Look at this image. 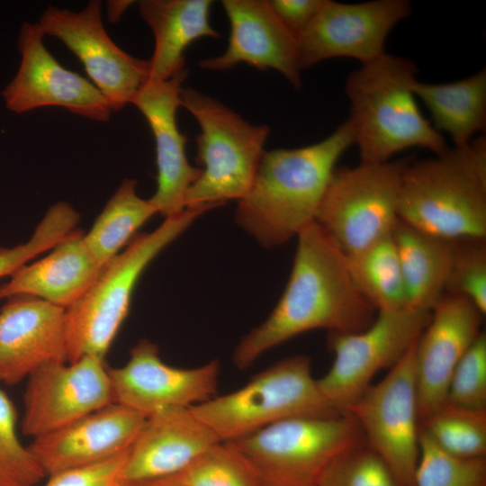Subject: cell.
<instances>
[{"label": "cell", "instance_id": "cell-1", "mask_svg": "<svg viewBox=\"0 0 486 486\" xmlns=\"http://www.w3.org/2000/svg\"><path fill=\"white\" fill-rule=\"evenodd\" d=\"M376 314L356 287L346 256L313 222L297 236L291 274L280 300L266 320L238 343L233 364L246 370L268 350L310 330H363Z\"/></svg>", "mask_w": 486, "mask_h": 486}, {"label": "cell", "instance_id": "cell-2", "mask_svg": "<svg viewBox=\"0 0 486 486\" xmlns=\"http://www.w3.org/2000/svg\"><path fill=\"white\" fill-rule=\"evenodd\" d=\"M352 145L345 121L314 144L265 151L250 189L238 202L237 224L266 248L297 238L315 222L336 165Z\"/></svg>", "mask_w": 486, "mask_h": 486}, {"label": "cell", "instance_id": "cell-3", "mask_svg": "<svg viewBox=\"0 0 486 486\" xmlns=\"http://www.w3.org/2000/svg\"><path fill=\"white\" fill-rule=\"evenodd\" d=\"M418 67L410 58L383 54L346 79L348 123L360 163L378 164L412 148L440 155L449 148L423 115L412 90Z\"/></svg>", "mask_w": 486, "mask_h": 486}, {"label": "cell", "instance_id": "cell-4", "mask_svg": "<svg viewBox=\"0 0 486 486\" xmlns=\"http://www.w3.org/2000/svg\"><path fill=\"white\" fill-rule=\"evenodd\" d=\"M399 220L447 240L486 238V139L409 162L400 183Z\"/></svg>", "mask_w": 486, "mask_h": 486}, {"label": "cell", "instance_id": "cell-5", "mask_svg": "<svg viewBox=\"0 0 486 486\" xmlns=\"http://www.w3.org/2000/svg\"><path fill=\"white\" fill-rule=\"evenodd\" d=\"M217 206H190L165 218L151 232L134 237L103 266L86 293L65 310L68 363L84 356L104 360L128 315L133 290L145 268L196 219Z\"/></svg>", "mask_w": 486, "mask_h": 486}, {"label": "cell", "instance_id": "cell-6", "mask_svg": "<svg viewBox=\"0 0 486 486\" xmlns=\"http://www.w3.org/2000/svg\"><path fill=\"white\" fill-rule=\"evenodd\" d=\"M220 442H234L280 421L340 415L312 375L308 356L284 358L239 389L190 407Z\"/></svg>", "mask_w": 486, "mask_h": 486}, {"label": "cell", "instance_id": "cell-7", "mask_svg": "<svg viewBox=\"0 0 486 486\" xmlns=\"http://www.w3.org/2000/svg\"><path fill=\"white\" fill-rule=\"evenodd\" d=\"M181 102L197 121L196 161L202 166L185 196V208L242 199L250 189L270 134L266 125L251 124L218 100L182 88Z\"/></svg>", "mask_w": 486, "mask_h": 486}, {"label": "cell", "instance_id": "cell-8", "mask_svg": "<svg viewBox=\"0 0 486 486\" xmlns=\"http://www.w3.org/2000/svg\"><path fill=\"white\" fill-rule=\"evenodd\" d=\"M261 486H318L341 455L365 444L347 413L277 422L234 442Z\"/></svg>", "mask_w": 486, "mask_h": 486}, {"label": "cell", "instance_id": "cell-9", "mask_svg": "<svg viewBox=\"0 0 486 486\" xmlns=\"http://www.w3.org/2000/svg\"><path fill=\"white\" fill-rule=\"evenodd\" d=\"M409 159L336 167L315 222L346 256L392 234Z\"/></svg>", "mask_w": 486, "mask_h": 486}, {"label": "cell", "instance_id": "cell-10", "mask_svg": "<svg viewBox=\"0 0 486 486\" xmlns=\"http://www.w3.org/2000/svg\"><path fill=\"white\" fill-rule=\"evenodd\" d=\"M430 316L431 310L410 307L381 310L363 330L329 333L328 345L334 360L317 382L333 409L345 413L377 373L394 366L417 341Z\"/></svg>", "mask_w": 486, "mask_h": 486}, {"label": "cell", "instance_id": "cell-11", "mask_svg": "<svg viewBox=\"0 0 486 486\" xmlns=\"http://www.w3.org/2000/svg\"><path fill=\"white\" fill-rule=\"evenodd\" d=\"M414 345L345 411L358 424L365 444L383 460L400 486H414L419 456Z\"/></svg>", "mask_w": 486, "mask_h": 486}, {"label": "cell", "instance_id": "cell-12", "mask_svg": "<svg viewBox=\"0 0 486 486\" xmlns=\"http://www.w3.org/2000/svg\"><path fill=\"white\" fill-rule=\"evenodd\" d=\"M102 4L92 0L79 12L48 6L38 25L44 35L60 40L82 62L112 112L121 111L149 78L148 60L122 50L107 34Z\"/></svg>", "mask_w": 486, "mask_h": 486}, {"label": "cell", "instance_id": "cell-13", "mask_svg": "<svg viewBox=\"0 0 486 486\" xmlns=\"http://www.w3.org/2000/svg\"><path fill=\"white\" fill-rule=\"evenodd\" d=\"M412 14L409 0L339 3L325 0L297 38L301 69L329 58H350L370 63L385 54L392 30Z\"/></svg>", "mask_w": 486, "mask_h": 486}, {"label": "cell", "instance_id": "cell-14", "mask_svg": "<svg viewBox=\"0 0 486 486\" xmlns=\"http://www.w3.org/2000/svg\"><path fill=\"white\" fill-rule=\"evenodd\" d=\"M114 402L104 359L45 364L27 379L21 431L33 438L59 429Z\"/></svg>", "mask_w": 486, "mask_h": 486}, {"label": "cell", "instance_id": "cell-15", "mask_svg": "<svg viewBox=\"0 0 486 486\" xmlns=\"http://www.w3.org/2000/svg\"><path fill=\"white\" fill-rule=\"evenodd\" d=\"M108 371L114 402L148 417L215 397L220 363L212 360L194 368L175 367L161 360L155 343L141 339L131 348L125 364Z\"/></svg>", "mask_w": 486, "mask_h": 486}, {"label": "cell", "instance_id": "cell-16", "mask_svg": "<svg viewBox=\"0 0 486 486\" xmlns=\"http://www.w3.org/2000/svg\"><path fill=\"white\" fill-rule=\"evenodd\" d=\"M38 23L24 22L18 36L21 63L2 95L15 113L44 106L64 107L87 119L109 121L112 110L98 88L85 77L62 67L43 43Z\"/></svg>", "mask_w": 486, "mask_h": 486}, {"label": "cell", "instance_id": "cell-17", "mask_svg": "<svg viewBox=\"0 0 486 486\" xmlns=\"http://www.w3.org/2000/svg\"><path fill=\"white\" fill-rule=\"evenodd\" d=\"M482 315L467 299L445 293L414 345L420 424L445 402L452 374L479 336Z\"/></svg>", "mask_w": 486, "mask_h": 486}, {"label": "cell", "instance_id": "cell-18", "mask_svg": "<svg viewBox=\"0 0 486 486\" xmlns=\"http://www.w3.org/2000/svg\"><path fill=\"white\" fill-rule=\"evenodd\" d=\"M186 76L184 69L167 80H148L131 101L146 118L154 136L157 189L149 201L165 218L185 209L186 194L201 173V168L194 167L187 159V138L176 123V112L182 106V85Z\"/></svg>", "mask_w": 486, "mask_h": 486}, {"label": "cell", "instance_id": "cell-19", "mask_svg": "<svg viewBox=\"0 0 486 486\" xmlns=\"http://www.w3.org/2000/svg\"><path fill=\"white\" fill-rule=\"evenodd\" d=\"M65 310L17 295L0 307V385H14L45 364L68 362Z\"/></svg>", "mask_w": 486, "mask_h": 486}, {"label": "cell", "instance_id": "cell-20", "mask_svg": "<svg viewBox=\"0 0 486 486\" xmlns=\"http://www.w3.org/2000/svg\"><path fill=\"white\" fill-rule=\"evenodd\" d=\"M146 416L112 402L28 446L46 476L104 462L128 451Z\"/></svg>", "mask_w": 486, "mask_h": 486}, {"label": "cell", "instance_id": "cell-21", "mask_svg": "<svg viewBox=\"0 0 486 486\" xmlns=\"http://www.w3.org/2000/svg\"><path fill=\"white\" fill-rule=\"evenodd\" d=\"M230 22L229 43L223 54L201 60L202 69L224 71L246 63L272 68L294 87L302 86L296 38L276 16L268 0H222Z\"/></svg>", "mask_w": 486, "mask_h": 486}, {"label": "cell", "instance_id": "cell-22", "mask_svg": "<svg viewBox=\"0 0 486 486\" xmlns=\"http://www.w3.org/2000/svg\"><path fill=\"white\" fill-rule=\"evenodd\" d=\"M219 442L190 408L154 413L127 451L123 479L133 483L178 474Z\"/></svg>", "mask_w": 486, "mask_h": 486}, {"label": "cell", "instance_id": "cell-23", "mask_svg": "<svg viewBox=\"0 0 486 486\" xmlns=\"http://www.w3.org/2000/svg\"><path fill=\"white\" fill-rule=\"evenodd\" d=\"M76 230L43 258L26 264L0 286V300L26 295L67 309L90 288L103 268Z\"/></svg>", "mask_w": 486, "mask_h": 486}, {"label": "cell", "instance_id": "cell-24", "mask_svg": "<svg viewBox=\"0 0 486 486\" xmlns=\"http://www.w3.org/2000/svg\"><path fill=\"white\" fill-rule=\"evenodd\" d=\"M211 0H141L139 12L154 35L148 80L164 81L185 68L184 51L202 37L219 38L210 23Z\"/></svg>", "mask_w": 486, "mask_h": 486}, {"label": "cell", "instance_id": "cell-25", "mask_svg": "<svg viewBox=\"0 0 486 486\" xmlns=\"http://www.w3.org/2000/svg\"><path fill=\"white\" fill-rule=\"evenodd\" d=\"M408 306L432 310L445 294L454 258V242L398 220L392 232Z\"/></svg>", "mask_w": 486, "mask_h": 486}, {"label": "cell", "instance_id": "cell-26", "mask_svg": "<svg viewBox=\"0 0 486 486\" xmlns=\"http://www.w3.org/2000/svg\"><path fill=\"white\" fill-rule=\"evenodd\" d=\"M412 90L428 109L433 128L446 133L454 146L467 145L486 128V69L448 83L416 79Z\"/></svg>", "mask_w": 486, "mask_h": 486}, {"label": "cell", "instance_id": "cell-27", "mask_svg": "<svg viewBox=\"0 0 486 486\" xmlns=\"http://www.w3.org/2000/svg\"><path fill=\"white\" fill-rule=\"evenodd\" d=\"M137 182L125 178L105 204L84 241L103 267L133 238L136 231L158 212L149 199L139 196Z\"/></svg>", "mask_w": 486, "mask_h": 486}, {"label": "cell", "instance_id": "cell-28", "mask_svg": "<svg viewBox=\"0 0 486 486\" xmlns=\"http://www.w3.org/2000/svg\"><path fill=\"white\" fill-rule=\"evenodd\" d=\"M346 258L356 287L377 311L409 307L392 234Z\"/></svg>", "mask_w": 486, "mask_h": 486}, {"label": "cell", "instance_id": "cell-29", "mask_svg": "<svg viewBox=\"0 0 486 486\" xmlns=\"http://www.w3.org/2000/svg\"><path fill=\"white\" fill-rule=\"evenodd\" d=\"M420 428L443 451L460 458H485L486 409H468L445 403Z\"/></svg>", "mask_w": 486, "mask_h": 486}, {"label": "cell", "instance_id": "cell-30", "mask_svg": "<svg viewBox=\"0 0 486 486\" xmlns=\"http://www.w3.org/2000/svg\"><path fill=\"white\" fill-rule=\"evenodd\" d=\"M414 486H486V459L451 455L420 428Z\"/></svg>", "mask_w": 486, "mask_h": 486}, {"label": "cell", "instance_id": "cell-31", "mask_svg": "<svg viewBox=\"0 0 486 486\" xmlns=\"http://www.w3.org/2000/svg\"><path fill=\"white\" fill-rule=\"evenodd\" d=\"M176 475L184 486H261L248 461L229 442L212 446Z\"/></svg>", "mask_w": 486, "mask_h": 486}, {"label": "cell", "instance_id": "cell-32", "mask_svg": "<svg viewBox=\"0 0 486 486\" xmlns=\"http://www.w3.org/2000/svg\"><path fill=\"white\" fill-rule=\"evenodd\" d=\"M78 220V212L68 202L52 205L26 242L0 248V278L11 276L35 256L68 238L76 230Z\"/></svg>", "mask_w": 486, "mask_h": 486}, {"label": "cell", "instance_id": "cell-33", "mask_svg": "<svg viewBox=\"0 0 486 486\" xmlns=\"http://www.w3.org/2000/svg\"><path fill=\"white\" fill-rule=\"evenodd\" d=\"M15 408L0 389V486H36L46 475L20 441Z\"/></svg>", "mask_w": 486, "mask_h": 486}, {"label": "cell", "instance_id": "cell-34", "mask_svg": "<svg viewBox=\"0 0 486 486\" xmlns=\"http://www.w3.org/2000/svg\"><path fill=\"white\" fill-rule=\"evenodd\" d=\"M445 293L470 301L486 313V238L454 240Z\"/></svg>", "mask_w": 486, "mask_h": 486}, {"label": "cell", "instance_id": "cell-35", "mask_svg": "<svg viewBox=\"0 0 486 486\" xmlns=\"http://www.w3.org/2000/svg\"><path fill=\"white\" fill-rule=\"evenodd\" d=\"M318 486H400L393 473L366 444L338 458Z\"/></svg>", "mask_w": 486, "mask_h": 486}, {"label": "cell", "instance_id": "cell-36", "mask_svg": "<svg viewBox=\"0 0 486 486\" xmlns=\"http://www.w3.org/2000/svg\"><path fill=\"white\" fill-rule=\"evenodd\" d=\"M446 404L486 409V335L482 331L455 366L447 388Z\"/></svg>", "mask_w": 486, "mask_h": 486}, {"label": "cell", "instance_id": "cell-37", "mask_svg": "<svg viewBox=\"0 0 486 486\" xmlns=\"http://www.w3.org/2000/svg\"><path fill=\"white\" fill-rule=\"evenodd\" d=\"M127 451L88 466L68 469L51 474L44 486H126L123 466Z\"/></svg>", "mask_w": 486, "mask_h": 486}, {"label": "cell", "instance_id": "cell-38", "mask_svg": "<svg viewBox=\"0 0 486 486\" xmlns=\"http://www.w3.org/2000/svg\"><path fill=\"white\" fill-rule=\"evenodd\" d=\"M325 0H268L273 11L296 38L305 31Z\"/></svg>", "mask_w": 486, "mask_h": 486}, {"label": "cell", "instance_id": "cell-39", "mask_svg": "<svg viewBox=\"0 0 486 486\" xmlns=\"http://www.w3.org/2000/svg\"><path fill=\"white\" fill-rule=\"evenodd\" d=\"M126 486H184L177 475L168 476L165 478L127 483Z\"/></svg>", "mask_w": 486, "mask_h": 486}, {"label": "cell", "instance_id": "cell-40", "mask_svg": "<svg viewBox=\"0 0 486 486\" xmlns=\"http://www.w3.org/2000/svg\"><path fill=\"white\" fill-rule=\"evenodd\" d=\"M132 1H109L108 18L110 22H117L122 13L130 5Z\"/></svg>", "mask_w": 486, "mask_h": 486}]
</instances>
